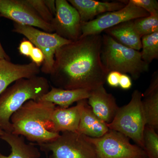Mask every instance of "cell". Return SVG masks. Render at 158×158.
I'll return each mask as SVG.
<instances>
[{
  "label": "cell",
  "instance_id": "6da1fadb",
  "mask_svg": "<svg viewBox=\"0 0 158 158\" xmlns=\"http://www.w3.org/2000/svg\"><path fill=\"white\" fill-rule=\"evenodd\" d=\"M102 35L81 37L58 49L50 76L56 88L92 90L104 85L108 73L102 62Z\"/></svg>",
  "mask_w": 158,
  "mask_h": 158
},
{
  "label": "cell",
  "instance_id": "7a4b0ae2",
  "mask_svg": "<svg viewBox=\"0 0 158 158\" xmlns=\"http://www.w3.org/2000/svg\"><path fill=\"white\" fill-rule=\"evenodd\" d=\"M56 107L48 102L33 100L26 102L10 118L11 133L38 145L54 141L60 134L49 130L51 115Z\"/></svg>",
  "mask_w": 158,
  "mask_h": 158
},
{
  "label": "cell",
  "instance_id": "3957f363",
  "mask_svg": "<svg viewBox=\"0 0 158 158\" xmlns=\"http://www.w3.org/2000/svg\"><path fill=\"white\" fill-rule=\"evenodd\" d=\"M47 79L35 76L15 82L0 94V129L12 133L11 116L26 102L38 101L50 89Z\"/></svg>",
  "mask_w": 158,
  "mask_h": 158
},
{
  "label": "cell",
  "instance_id": "277c9868",
  "mask_svg": "<svg viewBox=\"0 0 158 158\" xmlns=\"http://www.w3.org/2000/svg\"><path fill=\"white\" fill-rule=\"evenodd\" d=\"M102 35L101 58L108 74L111 71L129 74L135 80L148 71L149 65L141 59V52L122 45L107 34Z\"/></svg>",
  "mask_w": 158,
  "mask_h": 158
},
{
  "label": "cell",
  "instance_id": "5b68a950",
  "mask_svg": "<svg viewBox=\"0 0 158 158\" xmlns=\"http://www.w3.org/2000/svg\"><path fill=\"white\" fill-rule=\"evenodd\" d=\"M141 91L135 90L127 105L118 108L116 116L109 124V129L117 131L131 138L144 150L143 134L146 126Z\"/></svg>",
  "mask_w": 158,
  "mask_h": 158
},
{
  "label": "cell",
  "instance_id": "8992f818",
  "mask_svg": "<svg viewBox=\"0 0 158 158\" xmlns=\"http://www.w3.org/2000/svg\"><path fill=\"white\" fill-rule=\"evenodd\" d=\"M49 158H98L87 136L78 132H64L54 141L38 145Z\"/></svg>",
  "mask_w": 158,
  "mask_h": 158
},
{
  "label": "cell",
  "instance_id": "52a82bcc",
  "mask_svg": "<svg viewBox=\"0 0 158 158\" xmlns=\"http://www.w3.org/2000/svg\"><path fill=\"white\" fill-rule=\"evenodd\" d=\"M87 139L93 144L98 158H142L147 157L144 150L131 144L130 139L117 131L109 129L98 138Z\"/></svg>",
  "mask_w": 158,
  "mask_h": 158
},
{
  "label": "cell",
  "instance_id": "ba28073f",
  "mask_svg": "<svg viewBox=\"0 0 158 158\" xmlns=\"http://www.w3.org/2000/svg\"><path fill=\"white\" fill-rule=\"evenodd\" d=\"M12 31L23 35L29 41L42 51L44 62L40 71L50 74L54 63L55 55L58 49L72 41L62 38L56 33H49L31 26L15 23Z\"/></svg>",
  "mask_w": 158,
  "mask_h": 158
},
{
  "label": "cell",
  "instance_id": "9c48e42d",
  "mask_svg": "<svg viewBox=\"0 0 158 158\" xmlns=\"http://www.w3.org/2000/svg\"><path fill=\"white\" fill-rule=\"evenodd\" d=\"M126 4L124 8L99 15L96 18L81 24V37L101 34L106 30L119 24L140 18L147 17L149 14L128 1H121Z\"/></svg>",
  "mask_w": 158,
  "mask_h": 158
},
{
  "label": "cell",
  "instance_id": "30bf717a",
  "mask_svg": "<svg viewBox=\"0 0 158 158\" xmlns=\"http://www.w3.org/2000/svg\"><path fill=\"white\" fill-rule=\"evenodd\" d=\"M56 11L51 24L54 33L73 42L81 38V23L76 9L66 0H56Z\"/></svg>",
  "mask_w": 158,
  "mask_h": 158
},
{
  "label": "cell",
  "instance_id": "8fae6325",
  "mask_svg": "<svg viewBox=\"0 0 158 158\" xmlns=\"http://www.w3.org/2000/svg\"><path fill=\"white\" fill-rule=\"evenodd\" d=\"M1 16L16 23L37 27L48 33H54L52 25L43 20L25 0H0Z\"/></svg>",
  "mask_w": 158,
  "mask_h": 158
},
{
  "label": "cell",
  "instance_id": "7c38bea8",
  "mask_svg": "<svg viewBox=\"0 0 158 158\" xmlns=\"http://www.w3.org/2000/svg\"><path fill=\"white\" fill-rule=\"evenodd\" d=\"M87 100L93 113L101 120L107 124L113 121L119 107L114 97L107 92L104 85L90 90Z\"/></svg>",
  "mask_w": 158,
  "mask_h": 158
},
{
  "label": "cell",
  "instance_id": "4fadbf2b",
  "mask_svg": "<svg viewBox=\"0 0 158 158\" xmlns=\"http://www.w3.org/2000/svg\"><path fill=\"white\" fill-rule=\"evenodd\" d=\"M40 72V67L32 62L28 64H15L10 60L1 59L0 94L17 80L37 76Z\"/></svg>",
  "mask_w": 158,
  "mask_h": 158
},
{
  "label": "cell",
  "instance_id": "5bb4252c",
  "mask_svg": "<svg viewBox=\"0 0 158 158\" xmlns=\"http://www.w3.org/2000/svg\"><path fill=\"white\" fill-rule=\"evenodd\" d=\"M80 119V105L63 108L56 106L52 113L49 130L52 132H77Z\"/></svg>",
  "mask_w": 158,
  "mask_h": 158
},
{
  "label": "cell",
  "instance_id": "9a60e30c",
  "mask_svg": "<svg viewBox=\"0 0 158 158\" xmlns=\"http://www.w3.org/2000/svg\"><path fill=\"white\" fill-rule=\"evenodd\" d=\"M68 1L78 12L81 24L92 20L99 15L120 10L126 6L121 1L117 2H102L94 0Z\"/></svg>",
  "mask_w": 158,
  "mask_h": 158
},
{
  "label": "cell",
  "instance_id": "2e32d148",
  "mask_svg": "<svg viewBox=\"0 0 158 158\" xmlns=\"http://www.w3.org/2000/svg\"><path fill=\"white\" fill-rule=\"evenodd\" d=\"M78 102L80 105V119L77 132L93 138H100L105 135L109 128L107 124L93 113L88 100Z\"/></svg>",
  "mask_w": 158,
  "mask_h": 158
},
{
  "label": "cell",
  "instance_id": "e0dca14e",
  "mask_svg": "<svg viewBox=\"0 0 158 158\" xmlns=\"http://www.w3.org/2000/svg\"><path fill=\"white\" fill-rule=\"evenodd\" d=\"M91 90L86 89L67 90L51 86L47 93L38 101L48 102L63 108H67L76 102L88 99Z\"/></svg>",
  "mask_w": 158,
  "mask_h": 158
},
{
  "label": "cell",
  "instance_id": "ac0fdd59",
  "mask_svg": "<svg viewBox=\"0 0 158 158\" xmlns=\"http://www.w3.org/2000/svg\"><path fill=\"white\" fill-rule=\"evenodd\" d=\"M143 94L142 106L146 125L155 129L158 128V74L155 72L152 75L150 84Z\"/></svg>",
  "mask_w": 158,
  "mask_h": 158
},
{
  "label": "cell",
  "instance_id": "d6986e66",
  "mask_svg": "<svg viewBox=\"0 0 158 158\" xmlns=\"http://www.w3.org/2000/svg\"><path fill=\"white\" fill-rule=\"evenodd\" d=\"M104 32L122 45L137 51L141 49V37L135 28L134 20L121 23Z\"/></svg>",
  "mask_w": 158,
  "mask_h": 158
},
{
  "label": "cell",
  "instance_id": "ffe728a7",
  "mask_svg": "<svg viewBox=\"0 0 158 158\" xmlns=\"http://www.w3.org/2000/svg\"><path fill=\"white\" fill-rule=\"evenodd\" d=\"M0 138L9 144L11 152L8 156L0 153V158H40V153L35 144H27L23 136L4 132Z\"/></svg>",
  "mask_w": 158,
  "mask_h": 158
},
{
  "label": "cell",
  "instance_id": "44dd1931",
  "mask_svg": "<svg viewBox=\"0 0 158 158\" xmlns=\"http://www.w3.org/2000/svg\"><path fill=\"white\" fill-rule=\"evenodd\" d=\"M141 59L149 65L158 58V32L141 37Z\"/></svg>",
  "mask_w": 158,
  "mask_h": 158
},
{
  "label": "cell",
  "instance_id": "7402d4cb",
  "mask_svg": "<svg viewBox=\"0 0 158 158\" xmlns=\"http://www.w3.org/2000/svg\"><path fill=\"white\" fill-rule=\"evenodd\" d=\"M135 28L140 37L158 32V13L134 20Z\"/></svg>",
  "mask_w": 158,
  "mask_h": 158
},
{
  "label": "cell",
  "instance_id": "603a6c76",
  "mask_svg": "<svg viewBox=\"0 0 158 158\" xmlns=\"http://www.w3.org/2000/svg\"><path fill=\"white\" fill-rule=\"evenodd\" d=\"M144 150L148 158H158V135L154 128L146 125L143 134Z\"/></svg>",
  "mask_w": 158,
  "mask_h": 158
},
{
  "label": "cell",
  "instance_id": "cb8c5ba5",
  "mask_svg": "<svg viewBox=\"0 0 158 158\" xmlns=\"http://www.w3.org/2000/svg\"><path fill=\"white\" fill-rule=\"evenodd\" d=\"M40 18L46 23L51 24L54 18L53 15L47 7L44 0H25Z\"/></svg>",
  "mask_w": 158,
  "mask_h": 158
},
{
  "label": "cell",
  "instance_id": "d4e9b609",
  "mask_svg": "<svg viewBox=\"0 0 158 158\" xmlns=\"http://www.w3.org/2000/svg\"><path fill=\"white\" fill-rule=\"evenodd\" d=\"M130 3L144 9L149 14L158 13V2L156 0H129Z\"/></svg>",
  "mask_w": 158,
  "mask_h": 158
},
{
  "label": "cell",
  "instance_id": "484cf974",
  "mask_svg": "<svg viewBox=\"0 0 158 158\" xmlns=\"http://www.w3.org/2000/svg\"><path fill=\"white\" fill-rule=\"evenodd\" d=\"M30 57L32 62L39 67L42 65H41L44 62V56L43 53L37 47L33 48Z\"/></svg>",
  "mask_w": 158,
  "mask_h": 158
},
{
  "label": "cell",
  "instance_id": "4316f807",
  "mask_svg": "<svg viewBox=\"0 0 158 158\" xmlns=\"http://www.w3.org/2000/svg\"><path fill=\"white\" fill-rule=\"evenodd\" d=\"M34 47L33 44L29 41L28 40L24 39L20 44L18 50L21 55L27 57H30Z\"/></svg>",
  "mask_w": 158,
  "mask_h": 158
},
{
  "label": "cell",
  "instance_id": "83f0119b",
  "mask_svg": "<svg viewBox=\"0 0 158 158\" xmlns=\"http://www.w3.org/2000/svg\"><path fill=\"white\" fill-rule=\"evenodd\" d=\"M121 73L117 71H111L107 75L106 81L110 87L116 88L118 87L119 78Z\"/></svg>",
  "mask_w": 158,
  "mask_h": 158
},
{
  "label": "cell",
  "instance_id": "f1b7e54d",
  "mask_svg": "<svg viewBox=\"0 0 158 158\" xmlns=\"http://www.w3.org/2000/svg\"><path fill=\"white\" fill-rule=\"evenodd\" d=\"M132 85L131 78L126 74L121 73L119 78L118 87L124 90H127L131 88Z\"/></svg>",
  "mask_w": 158,
  "mask_h": 158
},
{
  "label": "cell",
  "instance_id": "f546056e",
  "mask_svg": "<svg viewBox=\"0 0 158 158\" xmlns=\"http://www.w3.org/2000/svg\"><path fill=\"white\" fill-rule=\"evenodd\" d=\"M44 2L49 10L54 17L56 11V1L55 0H44Z\"/></svg>",
  "mask_w": 158,
  "mask_h": 158
},
{
  "label": "cell",
  "instance_id": "4dcf8cb0",
  "mask_svg": "<svg viewBox=\"0 0 158 158\" xmlns=\"http://www.w3.org/2000/svg\"><path fill=\"white\" fill-rule=\"evenodd\" d=\"M1 59H6V60H10V58L8 54L6 53V51L3 48L1 44L0 41V60Z\"/></svg>",
  "mask_w": 158,
  "mask_h": 158
},
{
  "label": "cell",
  "instance_id": "1f68e13d",
  "mask_svg": "<svg viewBox=\"0 0 158 158\" xmlns=\"http://www.w3.org/2000/svg\"><path fill=\"white\" fill-rule=\"evenodd\" d=\"M4 132L5 131H4L0 129V136H2L4 134Z\"/></svg>",
  "mask_w": 158,
  "mask_h": 158
},
{
  "label": "cell",
  "instance_id": "d6a6232c",
  "mask_svg": "<svg viewBox=\"0 0 158 158\" xmlns=\"http://www.w3.org/2000/svg\"><path fill=\"white\" fill-rule=\"evenodd\" d=\"M142 158H148L147 157H145Z\"/></svg>",
  "mask_w": 158,
  "mask_h": 158
}]
</instances>
